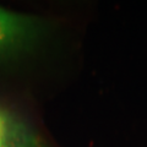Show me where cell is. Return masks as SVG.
Masks as SVG:
<instances>
[{"label": "cell", "instance_id": "2", "mask_svg": "<svg viewBox=\"0 0 147 147\" xmlns=\"http://www.w3.org/2000/svg\"><path fill=\"white\" fill-rule=\"evenodd\" d=\"M42 142L25 124L6 121L4 132V147H40Z\"/></svg>", "mask_w": 147, "mask_h": 147}, {"label": "cell", "instance_id": "5", "mask_svg": "<svg viewBox=\"0 0 147 147\" xmlns=\"http://www.w3.org/2000/svg\"><path fill=\"white\" fill-rule=\"evenodd\" d=\"M0 140H1V139H0Z\"/></svg>", "mask_w": 147, "mask_h": 147}, {"label": "cell", "instance_id": "3", "mask_svg": "<svg viewBox=\"0 0 147 147\" xmlns=\"http://www.w3.org/2000/svg\"><path fill=\"white\" fill-rule=\"evenodd\" d=\"M5 126H6V121L4 120V118L0 115V139H3L4 132H5Z\"/></svg>", "mask_w": 147, "mask_h": 147}, {"label": "cell", "instance_id": "1", "mask_svg": "<svg viewBox=\"0 0 147 147\" xmlns=\"http://www.w3.org/2000/svg\"><path fill=\"white\" fill-rule=\"evenodd\" d=\"M36 33L33 18L0 7V55L15 52Z\"/></svg>", "mask_w": 147, "mask_h": 147}, {"label": "cell", "instance_id": "4", "mask_svg": "<svg viewBox=\"0 0 147 147\" xmlns=\"http://www.w3.org/2000/svg\"><path fill=\"white\" fill-rule=\"evenodd\" d=\"M0 147H4V136H3V139L0 140Z\"/></svg>", "mask_w": 147, "mask_h": 147}]
</instances>
